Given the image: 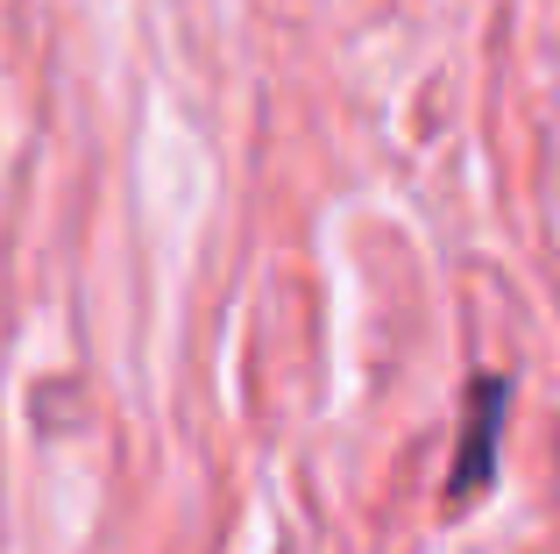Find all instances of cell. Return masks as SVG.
I'll use <instances>...</instances> for the list:
<instances>
[{
  "label": "cell",
  "instance_id": "obj_1",
  "mask_svg": "<svg viewBox=\"0 0 560 554\" xmlns=\"http://www.w3.org/2000/svg\"><path fill=\"white\" fill-rule=\"evenodd\" d=\"M504 405H511V384L504 377H482L476 391H468V441H462V462H454V476H447V498L454 505H468V498H482L490 490V476H497V441H504Z\"/></svg>",
  "mask_w": 560,
  "mask_h": 554
}]
</instances>
